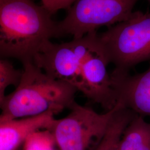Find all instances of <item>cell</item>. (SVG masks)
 <instances>
[{"label": "cell", "instance_id": "cell-12", "mask_svg": "<svg viewBox=\"0 0 150 150\" xmlns=\"http://www.w3.org/2000/svg\"><path fill=\"white\" fill-rule=\"evenodd\" d=\"M38 132L27 139L24 150H54V144L56 143L50 132L48 131L47 135L38 134Z\"/></svg>", "mask_w": 150, "mask_h": 150}, {"label": "cell", "instance_id": "cell-10", "mask_svg": "<svg viewBox=\"0 0 150 150\" xmlns=\"http://www.w3.org/2000/svg\"><path fill=\"white\" fill-rule=\"evenodd\" d=\"M135 115L121 104L113 114L105 134L95 150H118L123 131Z\"/></svg>", "mask_w": 150, "mask_h": 150}, {"label": "cell", "instance_id": "cell-14", "mask_svg": "<svg viewBox=\"0 0 150 150\" xmlns=\"http://www.w3.org/2000/svg\"><path fill=\"white\" fill-rule=\"evenodd\" d=\"M147 1H148V2H149V3H150V0H147Z\"/></svg>", "mask_w": 150, "mask_h": 150}, {"label": "cell", "instance_id": "cell-13", "mask_svg": "<svg viewBox=\"0 0 150 150\" xmlns=\"http://www.w3.org/2000/svg\"><path fill=\"white\" fill-rule=\"evenodd\" d=\"M42 5L52 15L63 10L69 9L77 0H41Z\"/></svg>", "mask_w": 150, "mask_h": 150}, {"label": "cell", "instance_id": "cell-11", "mask_svg": "<svg viewBox=\"0 0 150 150\" xmlns=\"http://www.w3.org/2000/svg\"><path fill=\"white\" fill-rule=\"evenodd\" d=\"M22 72V71L16 70L8 60L5 59L0 60V102L6 96L5 91L7 87L18 86Z\"/></svg>", "mask_w": 150, "mask_h": 150}, {"label": "cell", "instance_id": "cell-1", "mask_svg": "<svg viewBox=\"0 0 150 150\" xmlns=\"http://www.w3.org/2000/svg\"><path fill=\"white\" fill-rule=\"evenodd\" d=\"M33 62L47 75L64 81L108 111L117 104V95L107 52L96 31L70 42H46Z\"/></svg>", "mask_w": 150, "mask_h": 150}, {"label": "cell", "instance_id": "cell-2", "mask_svg": "<svg viewBox=\"0 0 150 150\" xmlns=\"http://www.w3.org/2000/svg\"><path fill=\"white\" fill-rule=\"evenodd\" d=\"M58 37L57 22L33 0H0V54L32 61L46 42Z\"/></svg>", "mask_w": 150, "mask_h": 150}, {"label": "cell", "instance_id": "cell-8", "mask_svg": "<svg viewBox=\"0 0 150 150\" xmlns=\"http://www.w3.org/2000/svg\"><path fill=\"white\" fill-rule=\"evenodd\" d=\"M53 113L0 121V150H19L32 134L48 130L54 118Z\"/></svg>", "mask_w": 150, "mask_h": 150}, {"label": "cell", "instance_id": "cell-7", "mask_svg": "<svg viewBox=\"0 0 150 150\" xmlns=\"http://www.w3.org/2000/svg\"><path fill=\"white\" fill-rule=\"evenodd\" d=\"M111 75L117 102L136 115L150 117V66L133 76L115 70Z\"/></svg>", "mask_w": 150, "mask_h": 150}, {"label": "cell", "instance_id": "cell-3", "mask_svg": "<svg viewBox=\"0 0 150 150\" xmlns=\"http://www.w3.org/2000/svg\"><path fill=\"white\" fill-rule=\"evenodd\" d=\"M19 84L0 102V121L54 115L70 109L76 101L74 87L56 79L38 67L32 61L23 63Z\"/></svg>", "mask_w": 150, "mask_h": 150}, {"label": "cell", "instance_id": "cell-4", "mask_svg": "<svg viewBox=\"0 0 150 150\" xmlns=\"http://www.w3.org/2000/svg\"><path fill=\"white\" fill-rule=\"evenodd\" d=\"M99 36L114 70L128 72L135 65L150 59V12H134Z\"/></svg>", "mask_w": 150, "mask_h": 150}, {"label": "cell", "instance_id": "cell-6", "mask_svg": "<svg viewBox=\"0 0 150 150\" xmlns=\"http://www.w3.org/2000/svg\"><path fill=\"white\" fill-rule=\"evenodd\" d=\"M139 0H77L57 22L58 37L82 38L102 26H111L127 19Z\"/></svg>", "mask_w": 150, "mask_h": 150}, {"label": "cell", "instance_id": "cell-9", "mask_svg": "<svg viewBox=\"0 0 150 150\" xmlns=\"http://www.w3.org/2000/svg\"><path fill=\"white\" fill-rule=\"evenodd\" d=\"M118 150H150V122L136 114L123 131Z\"/></svg>", "mask_w": 150, "mask_h": 150}, {"label": "cell", "instance_id": "cell-5", "mask_svg": "<svg viewBox=\"0 0 150 150\" xmlns=\"http://www.w3.org/2000/svg\"><path fill=\"white\" fill-rule=\"evenodd\" d=\"M116 106L104 113L75 102L64 118L54 119L48 129L59 150H95L105 134Z\"/></svg>", "mask_w": 150, "mask_h": 150}]
</instances>
